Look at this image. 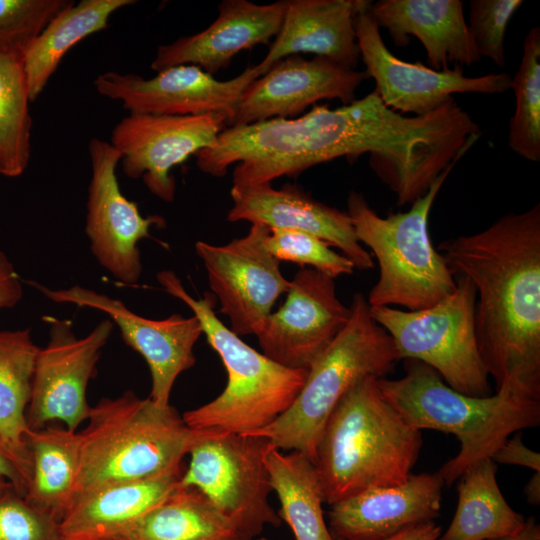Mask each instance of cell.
I'll use <instances>...</instances> for the list:
<instances>
[{"mask_svg":"<svg viewBox=\"0 0 540 540\" xmlns=\"http://www.w3.org/2000/svg\"><path fill=\"white\" fill-rule=\"evenodd\" d=\"M436 249L475 288L478 350L496 390L540 399V204Z\"/></svg>","mask_w":540,"mask_h":540,"instance_id":"cell-1","label":"cell"},{"mask_svg":"<svg viewBox=\"0 0 540 540\" xmlns=\"http://www.w3.org/2000/svg\"><path fill=\"white\" fill-rule=\"evenodd\" d=\"M377 379L357 381L324 426L313 461L324 503L400 485L418 460L421 431L385 399Z\"/></svg>","mask_w":540,"mask_h":540,"instance_id":"cell-2","label":"cell"},{"mask_svg":"<svg viewBox=\"0 0 540 540\" xmlns=\"http://www.w3.org/2000/svg\"><path fill=\"white\" fill-rule=\"evenodd\" d=\"M399 379L378 378L385 399L418 430L453 434L459 453L437 472L451 486L470 467L494 452L516 431L540 423V399L510 387L494 395L474 397L449 387L428 365L405 359Z\"/></svg>","mask_w":540,"mask_h":540,"instance_id":"cell-3","label":"cell"},{"mask_svg":"<svg viewBox=\"0 0 540 540\" xmlns=\"http://www.w3.org/2000/svg\"><path fill=\"white\" fill-rule=\"evenodd\" d=\"M86 422L79 432L73 502L105 485L181 471L198 435L171 405L160 406L132 391L99 400Z\"/></svg>","mask_w":540,"mask_h":540,"instance_id":"cell-4","label":"cell"},{"mask_svg":"<svg viewBox=\"0 0 540 540\" xmlns=\"http://www.w3.org/2000/svg\"><path fill=\"white\" fill-rule=\"evenodd\" d=\"M157 280L191 309L227 372L221 394L186 411L185 424L193 430L251 434L281 416L299 394L308 369L285 367L246 344L217 317L212 293L193 298L171 270L159 272Z\"/></svg>","mask_w":540,"mask_h":540,"instance_id":"cell-5","label":"cell"},{"mask_svg":"<svg viewBox=\"0 0 540 540\" xmlns=\"http://www.w3.org/2000/svg\"><path fill=\"white\" fill-rule=\"evenodd\" d=\"M456 164L449 166L406 212L381 217L365 197L351 191L349 215L358 241L379 265V278L367 299L370 307L416 311L428 308L456 287V278L428 233V217L437 194Z\"/></svg>","mask_w":540,"mask_h":540,"instance_id":"cell-6","label":"cell"},{"mask_svg":"<svg viewBox=\"0 0 540 540\" xmlns=\"http://www.w3.org/2000/svg\"><path fill=\"white\" fill-rule=\"evenodd\" d=\"M345 327L308 368L291 406L265 428L247 435L267 438L276 448L299 451L312 461L330 415L360 379L384 378L400 360L390 335L372 317L362 293H355Z\"/></svg>","mask_w":540,"mask_h":540,"instance_id":"cell-7","label":"cell"},{"mask_svg":"<svg viewBox=\"0 0 540 540\" xmlns=\"http://www.w3.org/2000/svg\"><path fill=\"white\" fill-rule=\"evenodd\" d=\"M475 301L471 281L458 276L454 291L428 308L370 307V312L392 338L400 360H418L452 389L486 397L491 385L477 345Z\"/></svg>","mask_w":540,"mask_h":540,"instance_id":"cell-8","label":"cell"},{"mask_svg":"<svg viewBox=\"0 0 540 540\" xmlns=\"http://www.w3.org/2000/svg\"><path fill=\"white\" fill-rule=\"evenodd\" d=\"M179 485L201 492L246 538L259 536L281 518L269 503L272 491L265 454L273 445L257 435L197 430Z\"/></svg>","mask_w":540,"mask_h":540,"instance_id":"cell-9","label":"cell"},{"mask_svg":"<svg viewBox=\"0 0 540 540\" xmlns=\"http://www.w3.org/2000/svg\"><path fill=\"white\" fill-rule=\"evenodd\" d=\"M371 3L366 0L355 15L356 40L365 72L374 79L376 93L389 108L420 116L445 105L454 94L494 95L511 89L512 76L508 73L470 77L459 66L438 71L396 57L382 39L370 12Z\"/></svg>","mask_w":540,"mask_h":540,"instance_id":"cell-10","label":"cell"},{"mask_svg":"<svg viewBox=\"0 0 540 540\" xmlns=\"http://www.w3.org/2000/svg\"><path fill=\"white\" fill-rule=\"evenodd\" d=\"M269 231L263 224L252 223L246 235L227 244H195L212 294L220 303L219 313L229 318L230 329L238 336L254 335L290 285L280 261L266 248Z\"/></svg>","mask_w":540,"mask_h":540,"instance_id":"cell-11","label":"cell"},{"mask_svg":"<svg viewBox=\"0 0 540 540\" xmlns=\"http://www.w3.org/2000/svg\"><path fill=\"white\" fill-rule=\"evenodd\" d=\"M48 323L49 341L35 360L27 423L37 430L60 421L77 431L89 417L87 386L114 323L105 319L83 338L75 335L69 320L51 317Z\"/></svg>","mask_w":540,"mask_h":540,"instance_id":"cell-12","label":"cell"},{"mask_svg":"<svg viewBox=\"0 0 540 540\" xmlns=\"http://www.w3.org/2000/svg\"><path fill=\"white\" fill-rule=\"evenodd\" d=\"M227 120L224 113L129 114L115 125L110 143L120 152L122 170L128 177H142L154 196L172 202L176 191L172 168L214 145Z\"/></svg>","mask_w":540,"mask_h":540,"instance_id":"cell-13","label":"cell"},{"mask_svg":"<svg viewBox=\"0 0 540 540\" xmlns=\"http://www.w3.org/2000/svg\"><path fill=\"white\" fill-rule=\"evenodd\" d=\"M283 305L255 332L262 353L293 369H308L347 324L350 307L333 278L302 267L290 280Z\"/></svg>","mask_w":540,"mask_h":540,"instance_id":"cell-14","label":"cell"},{"mask_svg":"<svg viewBox=\"0 0 540 540\" xmlns=\"http://www.w3.org/2000/svg\"><path fill=\"white\" fill-rule=\"evenodd\" d=\"M91 180L85 232L99 264L124 284L136 283L142 273L138 243L150 238L152 226L164 227L159 215L143 217L135 202L120 190L116 167L120 152L98 138L89 142Z\"/></svg>","mask_w":540,"mask_h":540,"instance_id":"cell-15","label":"cell"},{"mask_svg":"<svg viewBox=\"0 0 540 540\" xmlns=\"http://www.w3.org/2000/svg\"><path fill=\"white\" fill-rule=\"evenodd\" d=\"M31 284L53 302L75 304L107 314L119 327L124 342L146 361L152 380L149 398L160 406L170 405L177 377L196 362L193 348L203 334L196 316L172 314L153 320L132 312L119 299L79 285L54 290L35 282Z\"/></svg>","mask_w":540,"mask_h":540,"instance_id":"cell-16","label":"cell"},{"mask_svg":"<svg viewBox=\"0 0 540 540\" xmlns=\"http://www.w3.org/2000/svg\"><path fill=\"white\" fill-rule=\"evenodd\" d=\"M262 76L258 65L220 81L195 65H177L145 79L137 74L109 71L97 76L99 94L122 103L130 114L195 116L224 113L230 119L247 86Z\"/></svg>","mask_w":540,"mask_h":540,"instance_id":"cell-17","label":"cell"},{"mask_svg":"<svg viewBox=\"0 0 540 540\" xmlns=\"http://www.w3.org/2000/svg\"><path fill=\"white\" fill-rule=\"evenodd\" d=\"M367 78L365 71L348 69L324 57L287 56L247 86L226 127L295 118L321 100L349 104Z\"/></svg>","mask_w":540,"mask_h":540,"instance_id":"cell-18","label":"cell"},{"mask_svg":"<svg viewBox=\"0 0 540 540\" xmlns=\"http://www.w3.org/2000/svg\"><path fill=\"white\" fill-rule=\"evenodd\" d=\"M230 194L233 205L227 214L229 222L248 221L270 229L305 232L338 248L355 269L374 267L373 257L358 241L347 212L315 200L297 186H232Z\"/></svg>","mask_w":540,"mask_h":540,"instance_id":"cell-19","label":"cell"},{"mask_svg":"<svg viewBox=\"0 0 540 540\" xmlns=\"http://www.w3.org/2000/svg\"><path fill=\"white\" fill-rule=\"evenodd\" d=\"M444 482L439 474H411L402 484L373 488L340 500L328 512L334 540H386L440 514Z\"/></svg>","mask_w":540,"mask_h":540,"instance_id":"cell-20","label":"cell"},{"mask_svg":"<svg viewBox=\"0 0 540 540\" xmlns=\"http://www.w3.org/2000/svg\"><path fill=\"white\" fill-rule=\"evenodd\" d=\"M287 0L256 4L224 0L215 21L199 33L158 47L151 68L156 72L177 65H195L213 75L225 69L239 52L268 44L278 34Z\"/></svg>","mask_w":540,"mask_h":540,"instance_id":"cell-21","label":"cell"},{"mask_svg":"<svg viewBox=\"0 0 540 540\" xmlns=\"http://www.w3.org/2000/svg\"><path fill=\"white\" fill-rule=\"evenodd\" d=\"M370 12L397 47L416 37L434 70L470 66L481 59L460 0H380L371 3Z\"/></svg>","mask_w":540,"mask_h":540,"instance_id":"cell-22","label":"cell"},{"mask_svg":"<svg viewBox=\"0 0 540 540\" xmlns=\"http://www.w3.org/2000/svg\"><path fill=\"white\" fill-rule=\"evenodd\" d=\"M366 0H287L281 28L264 59L261 75L279 60L300 53L355 69L360 58L355 15Z\"/></svg>","mask_w":540,"mask_h":540,"instance_id":"cell-23","label":"cell"},{"mask_svg":"<svg viewBox=\"0 0 540 540\" xmlns=\"http://www.w3.org/2000/svg\"><path fill=\"white\" fill-rule=\"evenodd\" d=\"M181 471L102 486L78 497L60 520L65 540H104L125 533L178 486Z\"/></svg>","mask_w":540,"mask_h":540,"instance_id":"cell-24","label":"cell"},{"mask_svg":"<svg viewBox=\"0 0 540 540\" xmlns=\"http://www.w3.org/2000/svg\"><path fill=\"white\" fill-rule=\"evenodd\" d=\"M38 351L29 329L0 331V443L26 484L31 470L27 408Z\"/></svg>","mask_w":540,"mask_h":540,"instance_id":"cell-25","label":"cell"},{"mask_svg":"<svg viewBox=\"0 0 540 540\" xmlns=\"http://www.w3.org/2000/svg\"><path fill=\"white\" fill-rule=\"evenodd\" d=\"M27 448L31 470L24 498L60 521L74 500L79 470V432L50 425L30 430Z\"/></svg>","mask_w":540,"mask_h":540,"instance_id":"cell-26","label":"cell"},{"mask_svg":"<svg viewBox=\"0 0 540 540\" xmlns=\"http://www.w3.org/2000/svg\"><path fill=\"white\" fill-rule=\"evenodd\" d=\"M496 471V463L486 458L459 477L456 511L438 540H494L523 528L526 518L505 500Z\"/></svg>","mask_w":540,"mask_h":540,"instance_id":"cell-27","label":"cell"},{"mask_svg":"<svg viewBox=\"0 0 540 540\" xmlns=\"http://www.w3.org/2000/svg\"><path fill=\"white\" fill-rule=\"evenodd\" d=\"M133 0H81L59 12L23 57L30 101H35L64 55L87 36L108 27L111 15Z\"/></svg>","mask_w":540,"mask_h":540,"instance_id":"cell-28","label":"cell"},{"mask_svg":"<svg viewBox=\"0 0 540 540\" xmlns=\"http://www.w3.org/2000/svg\"><path fill=\"white\" fill-rule=\"evenodd\" d=\"M278 512L293 532L294 540H334L325 522L323 493L314 462L304 453L284 454L272 445L265 454Z\"/></svg>","mask_w":540,"mask_h":540,"instance_id":"cell-29","label":"cell"},{"mask_svg":"<svg viewBox=\"0 0 540 540\" xmlns=\"http://www.w3.org/2000/svg\"><path fill=\"white\" fill-rule=\"evenodd\" d=\"M122 540H250L198 490L178 486L122 535Z\"/></svg>","mask_w":540,"mask_h":540,"instance_id":"cell-30","label":"cell"},{"mask_svg":"<svg viewBox=\"0 0 540 540\" xmlns=\"http://www.w3.org/2000/svg\"><path fill=\"white\" fill-rule=\"evenodd\" d=\"M23 60L0 51V174L15 178L31 154L32 118Z\"/></svg>","mask_w":540,"mask_h":540,"instance_id":"cell-31","label":"cell"},{"mask_svg":"<svg viewBox=\"0 0 540 540\" xmlns=\"http://www.w3.org/2000/svg\"><path fill=\"white\" fill-rule=\"evenodd\" d=\"M515 111L510 119L508 145L520 157L540 161V28L532 27L523 42L518 70L512 77Z\"/></svg>","mask_w":540,"mask_h":540,"instance_id":"cell-32","label":"cell"},{"mask_svg":"<svg viewBox=\"0 0 540 540\" xmlns=\"http://www.w3.org/2000/svg\"><path fill=\"white\" fill-rule=\"evenodd\" d=\"M72 0H0V51L23 60L48 23Z\"/></svg>","mask_w":540,"mask_h":540,"instance_id":"cell-33","label":"cell"},{"mask_svg":"<svg viewBox=\"0 0 540 540\" xmlns=\"http://www.w3.org/2000/svg\"><path fill=\"white\" fill-rule=\"evenodd\" d=\"M268 251L279 261L309 266L333 279L352 274L355 266L322 239L301 231L270 229L265 240Z\"/></svg>","mask_w":540,"mask_h":540,"instance_id":"cell-34","label":"cell"},{"mask_svg":"<svg viewBox=\"0 0 540 540\" xmlns=\"http://www.w3.org/2000/svg\"><path fill=\"white\" fill-rule=\"evenodd\" d=\"M522 0H472L467 25L477 52L499 67L506 65L505 34Z\"/></svg>","mask_w":540,"mask_h":540,"instance_id":"cell-35","label":"cell"},{"mask_svg":"<svg viewBox=\"0 0 540 540\" xmlns=\"http://www.w3.org/2000/svg\"><path fill=\"white\" fill-rule=\"evenodd\" d=\"M0 540H65L60 521L14 489L0 494Z\"/></svg>","mask_w":540,"mask_h":540,"instance_id":"cell-36","label":"cell"},{"mask_svg":"<svg viewBox=\"0 0 540 540\" xmlns=\"http://www.w3.org/2000/svg\"><path fill=\"white\" fill-rule=\"evenodd\" d=\"M495 463L518 465L540 471V454L528 448L520 433L508 438L491 456Z\"/></svg>","mask_w":540,"mask_h":540,"instance_id":"cell-37","label":"cell"},{"mask_svg":"<svg viewBox=\"0 0 540 540\" xmlns=\"http://www.w3.org/2000/svg\"><path fill=\"white\" fill-rule=\"evenodd\" d=\"M23 296L18 273L8 257L0 251V308H12Z\"/></svg>","mask_w":540,"mask_h":540,"instance_id":"cell-38","label":"cell"},{"mask_svg":"<svg viewBox=\"0 0 540 540\" xmlns=\"http://www.w3.org/2000/svg\"><path fill=\"white\" fill-rule=\"evenodd\" d=\"M0 477L7 480L14 490L24 497L27 484L19 468L0 443Z\"/></svg>","mask_w":540,"mask_h":540,"instance_id":"cell-39","label":"cell"},{"mask_svg":"<svg viewBox=\"0 0 540 540\" xmlns=\"http://www.w3.org/2000/svg\"><path fill=\"white\" fill-rule=\"evenodd\" d=\"M441 532V526L428 521L406 528L386 540H438Z\"/></svg>","mask_w":540,"mask_h":540,"instance_id":"cell-40","label":"cell"},{"mask_svg":"<svg viewBox=\"0 0 540 540\" xmlns=\"http://www.w3.org/2000/svg\"><path fill=\"white\" fill-rule=\"evenodd\" d=\"M494 540H540V525L534 517H530L518 533Z\"/></svg>","mask_w":540,"mask_h":540,"instance_id":"cell-41","label":"cell"},{"mask_svg":"<svg viewBox=\"0 0 540 540\" xmlns=\"http://www.w3.org/2000/svg\"><path fill=\"white\" fill-rule=\"evenodd\" d=\"M527 502L531 505L540 503V471H536L524 487Z\"/></svg>","mask_w":540,"mask_h":540,"instance_id":"cell-42","label":"cell"},{"mask_svg":"<svg viewBox=\"0 0 540 540\" xmlns=\"http://www.w3.org/2000/svg\"><path fill=\"white\" fill-rule=\"evenodd\" d=\"M11 489H14L12 485L7 480L0 477V494L5 493Z\"/></svg>","mask_w":540,"mask_h":540,"instance_id":"cell-43","label":"cell"},{"mask_svg":"<svg viewBox=\"0 0 540 540\" xmlns=\"http://www.w3.org/2000/svg\"><path fill=\"white\" fill-rule=\"evenodd\" d=\"M251 540H268V539L265 538V537H255V538H253Z\"/></svg>","mask_w":540,"mask_h":540,"instance_id":"cell-44","label":"cell"},{"mask_svg":"<svg viewBox=\"0 0 540 540\" xmlns=\"http://www.w3.org/2000/svg\"><path fill=\"white\" fill-rule=\"evenodd\" d=\"M104 540H122L120 538H110V539H104Z\"/></svg>","mask_w":540,"mask_h":540,"instance_id":"cell-45","label":"cell"}]
</instances>
